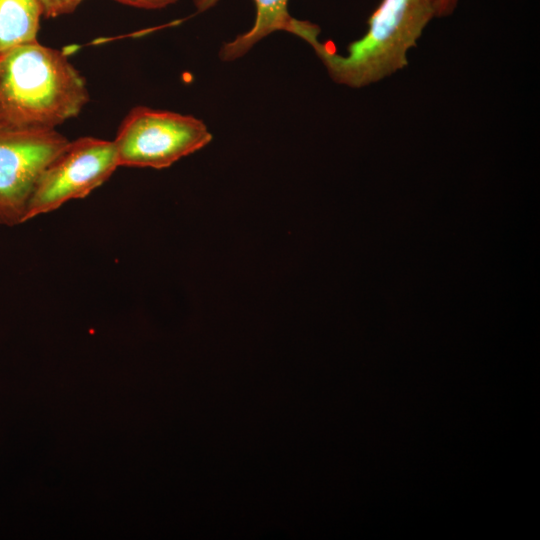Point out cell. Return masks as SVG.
Wrapping results in <instances>:
<instances>
[{"mask_svg":"<svg viewBox=\"0 0 540 540\" xmlns=\"http://www.w3.org/2000/svg\"><path fill=\"white\" fill-rule=\"evenodd\" d=\"M89 99L84 76L60 50L35 40L0 55L1 126L56 129Z\"/></svg>","mask_w":540,"mask_h":540,"instance_id":"obj_1","label":"cell"},{"mask_svg":"<svg viewBox=\"0 0 540 540\" xmlns=\"http://www.w3.org/2000/svg\"><path fill=\"white\" fill-rule=\"evenodd\" d=\"M439 0H381L367 21V31L351 42L346 55L321 43L314 51L337 84L362 88L408 65V52L430 21Z\"/></svg>","mask_w":540,"mask_h":540,"instance_id":"obj_2","label":"cell"},{"mask_svg":"<svg viewBox=\"0 0 540 540\" xmlns=\"http://www.w3.org/2000/svg\"><path fill=\"white\" fill-rule=\"evenodd\" d=\"M211 140L205 123L192 115L136 106L123 118L113 143L119 167L163 169Z\"/></svg>","mask_w":540,"mask_h":540,"instance_id":"obj_3","label":"cell"},{"mask_svg":"<svg viewBox=\"0 0 540 540\" xmlns=\"http://www.w3.org/2000/svg\"><path fill=\"white\" fill-rule=\"evenodd\" d=\"M119 167L113 141L84 136L69 141L38 179L24 222L87 197Z\"/></svg>","mask_w":540,"mask_h":540,"instance_id":"obj_4","label":"cell"},{"mask_svg":"<svg viewBox=\"0 0 540 540\" xmlns=\"http://www.w3.org/2000/svg\"><path fill=\"white\" fill-rule=\"evenodd\" d=\"M70 140L56 129L0 125V224L24 223L36 183Z\"/></svg>","mask_w":540,"mask_h":540,"instance_id":"obj_5","label":"cell"},{"mask_svg":"<svg viewBox=\"0 0 540 540\" xmlns=\"http://www.w3.org/2000/svg\"><path fill=\"white\" fill-rule=\"evenodd\" d=\"M218 0H193L198 12L214 6ZM256 18L254 25L244 34L225 43L220 50L223 61H233L244 54L258 41L275 31H286L305 40L314 49L320 43V27L310 21L298 20L288 11V0H254Z\"/></svg>","mask_w":540,"mask_h":540,"instance_id":"obj_6","label":"cell"},{"mask_svg":"<svg viewBox=\"0 0 540 540\" xmlns=\"http://www.w3.org/2000/svg\"><path fill=\"white\" fill-rule=\"evenodd\" d=\"M42 16L39 0H0V55L38 40Z\"/></svg>","mask_w":540,"mask_h":540,"instance_id":"obj_7","label":"cell"},{"mask_svg":"<svg viewBox=\"0 0 540 540\" xmlns=\"http://www.w3.org/2000/svg\"><path fill=\"white\" fill-rule=\"evenodd\" d=\"M83 0H39L45 18H55L70 14Z\"/></svg>","mask_w":540,"mask_h":540,"instance_id":"obj_8","label":"cell"},{"mask_svg":"<svg viewBox=\"0 0 540 540\" xmlns=\"http://www.w3.org/2000/svg\"><path fill=\"white\" fill-rule=\"evenodd\" d=\"M119 3L141 8V9H162L165 8L171 4L176 3L178 0H115Z\"/></svg>","mask_w":540,"mask_h":540,"instance_id":"obj_9","label":"cell"},{"mask_svg":"<svg viewBox=\"0 0 540 540\" xmlns=\"http://www.w3.org/2000/svg\"><path fill=\"white\" fill-rule=\"evenodd\" d=\"M459 0H439L437 17H447L457 8Z\"/></svg>","mask_w":540,"mask_h":540,"instance_id":"obj_10","label":"cell"}]
</instances>
